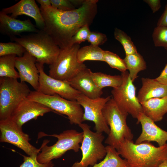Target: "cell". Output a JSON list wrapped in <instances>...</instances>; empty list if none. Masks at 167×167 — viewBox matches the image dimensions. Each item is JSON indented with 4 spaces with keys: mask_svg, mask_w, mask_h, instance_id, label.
I'll list each match as a JSON object with an SVG mask.
<instances>
[{
    "mask_svg": "<svg viewBox=\"0 0 167 167\" xmlns=\"http://www.w3.org/2000/svg\"><path fill=\"white\" fill-rule=\"evenodd\" d=\"M104 60V62L110 67L122 72H124L127 70L124 59H122L118 55L111 52L105 50Z\"/></svg>",
    "mask_w": 167,
    "mask_h": 167,
    "instance_id": "29",
    "label": "cell"
},
{
    "mask_svg": "<svg viewBox=\"0 0 167 167\" xmlns=\"http://www.w3.org/2000/svg\"><path fill=\"white\" fill-rule=\"evenodd\" d=\"M143 1L149 5L153 13L158 11L161 6L160 0H144Z\"/></svg>",
    "mask_w": 167,
    "mask_h": 167,
    "instance_id": "35",
    "label": "cell"
},
{
    "mask_svg": "<svg viewBox=\"0 0 167 167\" xmlns=\"http://www.w3.org/2000/svg\"><path fill=\"white\" fill-rule=\"evenodd\" d=\"M122 82L121 85L111 91L113 98L119 109L122 112L131 114L137 118L143 113L142 108L137 96L136 88L127 71L122 72Z\"/></svg>",
    "mask_w": 167,
    "mask_h": 167,
    "instance_id": "10",
    "label": "cell"
},
{
    "mask_svg": "<svg viewBox=\"0 0 167 167\" xmlns=\"http://www.w3.org/2000/svg\"><path fill=\"white\" fill-rule=\"evenodd\" d=\"M45 135L56 137L58 140L50 146L47 145L49 140H44L40 148L41 152L37 157V161L41 163H46L53 159L59 158L69 150L78 152L80 147L79 144L81 143L83 139V132H79L73 129L65 131L59 134H45L43 135Z\"/></svg>",
    "mask_w": 167,
    "mask_h": 167,
    "instance_id": "5",
    "label": "cell"
},
{
    "mask_svg": "<svg viewBox=\"0 0 167 167\" xmlns=\"http://www.w3.org/2000/svg\"><path fill=\"white\" fill-rule=\"evenodd\" d=\"M83 131V139L80 149L82 158L79 162L73 164L71 167H88L93 166L98 161L103 159L106 154L105 147L102 144L105 137L102 133L94 132L90 126L86 123L79 125Z\"/></svg>",
    "mask_w": 167,
    "mask_h": 167,
    "instance_id": "7",
    "label": "cell"
},
{
    "mask_svg": "<svg viewBox=\"0 0 167 167\" xmlns=\"http://www.w3.org/2000/svg\"><path fill=\"white\" fill-rule=\"evenodd\" d=\"M140 104L143 113L154 122L161 121L167 113V96L151 99Z\"/></svg>",
    "mask_w": 167,
    "mask_h": 167,
    "instance_id": "21",
    "label": "cell"
},
{
    "mask_svg": "<svg viewBox=\"0 0 167 167\" xmlns=\"http://www.w3.org/2000/svg\"><path fill=\"white\" fill-rule=\"evenodd\" d=\"M36 59L26 51L23 56H16L15 67L20 81L29 83L37 91L39 85V72L36 65Z\"/></svg>",
    "mask_w": 167,
    "mask_h": 167,
    "instance_id": "15",
    "label": "cell"
},
{
    "mask_svg": "<svg viewBox=\"0 0 167 167\" xmlns=\"http://www.w3.org/2000/svg\"><path fill=\"white\" fill-rule=\"evenodd\" d=\"M1 11L11 16L16 18L18 16L25 15L33 19L36 26L40 30H42L44 20L39 8L34 0H21L8 7L3 8Z\"/></svg>",
    "mask_w": 167,
    "mask_h": 167,
    "instance_id": "18",
    "label": "cell"
},
{
    "mask_svg": "<svg viewBox=\"0 0 167 167\" xmlns=\"http://www.w3.org/2000/svg\"><path fill=\"white\" fill-rule=\"evenodd\" d=\"M114 35L115 39L118 41L123 46L126 55L138 52L131 38L123 31L116 28L114 29Z\"/></svg>",
    "mask_w": 167,
    "mask_h": 167,
    "instance_id": "27",
    "label": "cell"
},
{
    "mask_svg": "<svg viewBox=\"0 0 167 167\" xmlns=\"http://www.w3.org/2000/svg\"><path fill=\"white\" fill-rule=\"evenodd\" d=\"M0 141L11 144L22 149L28 156L38 155L40 152L31 144L29 135L24 132L10 118L0 120Z\"/></svg>",
    "mask_w": 167,
    "mask_h": 167,
    "instance_id": "12",
    "label": "cell"
},
{
    "mask_svg": "<svg viewBox=\"0 0 167 167\" xmlns=\"http://www.w3.org/2000/svg\"><path fill=\"white\" fill-rule=\"evenodd\" d=\"M158 167H167V160L162 162Z\"/></svg>",
    "mask_w": 167,
    "mask_h": 167,
    "instance_id": "40",
    "label": "cell"
},
{
    "mask_svg": "<svg viewBox=\"0 0 167 167\" xmlns=\"http://www.w3.org/2000/svg\"><path fill=\"white\" fill-rule=\"evenodd\" d=\"M91 76L96 86L99 89L110 87L116 88L120 86L122 82L121 75H111L101 72H91Z\"/></svg>",
    "mask_w": 167,
    "mask_h": 167,
    "instance_id": "24",
    "label": "cell"
},
{
    "mask_svg": "<svg viewBox=\"0 0 167 167\" xmlns=\"http://www.w3.org/2000/svg\"><path fill=\"white\" fill-rule=\"evenodd\" d=\"M88 24H85L79 28L73 36L69 46L75 44H79L87 40L91 32Z\"/></svg>",
    "mask_w": 167,
    "mask_h": 167,
    "instance_id": "31",
    "label": "cell"
},
{
    "mask_svg": "<svg viewBox=\"0 0 167 167\" xmlns=\"http://www.w3.org/2000/svg\"><path fill=\"white\" fill-rule=\"evenodd\" d=\"M31 91L25 82L6 77L0 78V120L9 118Z\"/></svg>",
    "mask_w": 167,
    "mask_h": 167,
    "instance_id": "6",
    "label": "cell"
},
{
    "mask_svg": "<svg viewBox=\"0 0 167 167\" xmlns=\"http://www.w3.org/2000/svg\"><path fill=\"white\" fill-rule=\"evenodd\" d=\"M137 119V124L140 123L141 125L142 132L136 140L135 144H139L145 141H155L160 147L166 143L167 131L158 127L155 122L143 113H140Z\"/></svg>",
    "mask_w": 167,
    "mask_h": 167,
    "instance_id": "17",
    "label": "cell"
},
{
    "mask_svg": "<svg viewBox=\"0 0 167 167\" xmlns=\"http://www.w3.org/2000/svg\"><path fill=\"white\" fill-rule=\"evenodd\" d=\"M39 30L29 19L20 20L11 17L1 11L0 12V32L11 39L17 36H20L24 32H36Z\"/></svg>",
    "mask_w": 167,
    "mask_h": 167,
    "instance_id": "16",
    "label": "cell"
},
{
    "mask_svg": "<svg viewBox=\"0 0 167 167\" xmlns=\"http://www.w3.org/2000/svg\"><path fill=\"white\" fill-rule=\"evenodd\" d=\"M142 86L137 97L142 102L154 98H161L167 96V86L162 84L155 79L142 78Z\"/></svg>",
    "mask_w": 167,
    "mask_h": 167,
    "instance_id": "20",
    "label": "cell"
},
{
    "mask_svg": "<svg viewBox=\"0 0 167 167\" xmlns=\"http://www.w3.org/2000/svg\"><path fill=\"white\" fill-rule=\"evenodd\" d=\"M155 79L160 83L167 86V63L160 75Z\"/></svg>",
    "mask_w": 167,
    "mask_h": 167,
    "instance_id": "36",
    "label": "cell"
},
{
    "mask_svg": "<svg viewBox=\"0 0 167 167\" xmlns=\"http://www.w3.org/2000/svg\"><path fill=\"white\" fill-rule=\"evenodd\" d=\"M156 47H162L167 50V27L157 26L152 35Z\"/></svg>",
    "mask_w": 167,
    "mask_h": 167,
    "instance_id": "30",
    "label": "cell"
},
{
    "mask_svg": "<svg viewBox=\"0 0 167 167\" xmlns=\"http://www.w3.org/2000/svg\"><path fill=\"white\" fill-rule=\"evenodd\" d=\"M40 5L41 9H45L51 6L50 0H37Z\"/></svg>",
    "mask_w": 167,
    "mask_h": 167,
    "instance_id": "38",
    "label": "cell"
},
{
    "mask_svg": "<svg viewBox=\"0 0 167 167\" xmlns=\"http://www.w3.org/2000/svg\"><path fill=\"white\" fill-rule=\"evenodd\" d=\"M91 71L86 67L68 82L72 87L88 97L95 99L101 97L102 89L96 86L91 75Z\"/></svg>",
    "mask_w": 167,
    "mask_h": 167,
    "instance_id": "19",
    "label": "cell"
},
{
    "mask_svg": "<svg viewBox=\"0 0 167 167\" xmlns=\"http://www.w3.org/2000/svg\"><path fill=\"white\" fill-rule=\"evenodd\" d=\"M36 65L39 72L37 92L49 95L58 94L68 100H76L81 93L72 87L68 81L56 79L47 75L44 71V64L36 62Z\"/></svg>",
    "mask_w": 167,
    "mask_h": 167,
    "instance_id": "13",
    "label": "cell"
},
{
    "mask_svg": "<svg viewBox=\"0 0 167 167\" xmlns=\"http://www.w3.org/2000/svg\"><path fill=\"white\" fill-rule=\"evenodd\" d=\"M23 158L24 161L19 167H53L54 164L52 161L46 163H41L38 162L37 155L25 156L20 154Z\"/></svg>",
    "mask_w": 167,
    "mask_h": 167,
    "instance_id": "32",
    "label": "cell"
},
{
    "mask_svg": "<svg viewBox=\"0 0 167 167\" xmlns=\"http://www.w3.org/2000/svg\"><path fill=\"white\" fill-rule=\"evenodd\" d=\"M102 113L110 129L105 143L118 150L125 139L131 140L133 138V135L126 122L128 114L119 109L112 97L104 106Z\"/></svg>",
    "mask_w": 167,
    "mask_h": 167,
    "instance_id": "4",
    "label": "cell"
},
{
    "mask_svg": "<svg viewBox=\"0 0 167 167\" xmlns=\"http://www.w3.org/2000/svg\"><path fill=\"white\" fill-rule=\"evenodd\" d=\"M111 98V96H108L106 97L91 99L80 93L76 99L77 101L84 109L83 121L93 122L96 132H104L108 135L109 133L110 129L103 116L102 109Z\"/></svg>",
    "mask_w": 167,
    "mask_h": 167,
    "instance_id": "11",
    "label": "cell"
},
{
    "mask_svg": "<svg viewBox=\"0 0 167 167\" xmlns=\"http://www.w3.org/2000/svg\"><path fill=\"white\" fill-rule=\"evenodd\" d=\"M72 4L75 7H79L84 2L85 0H70Z\"/></svg>",
    "mask_w": 167,
    "mask_h": 167,
    "instance_id": "39",
    "label": "cell"
},
{
    "mask_svg": "<svg viewBox=\"0 0 167 167\" xmlns=\"http://www.w3.org/2000/svg\"><path fill=\"white\" fill-rule=\"evenodd\" d=\"M50 1L52 7L60 10L66 11L76 9L70 0H50Z\"/></svg>",
    "mask_w": 167,
    "mask_h": 167,
    "instance_id": "34",
    "label": "cell"
},
{
    "mask_svg": "<svg viewBox=\"0 0 167 167\" xmlns=\"http://www.w3.org/2000/svg\"><path fill=\"white\" fill-rule=\"evenodd\" d=\"M104 51L99 46L90 44L79 49L77 54V59L81 63H83L87 60L104 61Z\"/></svg>",
    "mask_w": 167,
    "mask_h": 167,
    "instance_id": "25",
    "label": "cell"
},
{
    "mask_svg": "<svg viewBox=\"0 0 167 167\" xmlns=\"http://www.w3.org/2000/svg\"><path fill=\"white\" fill-rule=\"evenodd\" d=\"M52 111L44 105L26 98L14 110L10 118L22 128L27 122L33 119H36L38 117Z\"/></svg>",
    "mask_w": 167,
    "mask_h": 167,
    "instance_id": "14",
    "label": "cell"
},
{
    "mask_svg": "<svg viewBox=\"0 0 167 167\" xmlns=\"http://www.w3.org/2000/svg\"><path fill=\"white\" fill-rule=\"evenodd\" d=\"M129 75L133 82L137 78L138 73L146 69V63L142 56L139 53L126 55L124 59Z\"/></svg>",
    "mask_w": 167,
    "mask_h": 167,
    "instance_id": "23",
    "label": "cell"
},
{
    "mask_svg": "<svg viewBox=\"0 0 167 167\" xmlns=\"http://www.w3.org/2000/svg\"><path fill=\"white\" fill-rule=\"evenodd\" d=\"M79 48V44H75L60 49L56 59L49 65V75L56 79L69 81L86 67L84 64L78 61L77 54Z\"/></svg>",
    "mask_w": 167,
    "mask_h": 167,
    "instance_id": "9",
    "label": "cell"
},
{
    "mask_svg": "<svg viewBox=\"0 0 167 167\" xmlns=\"http://www.w3.org/2000/svg\"><path fill=\"white\" fill-rule=\"evenodd\" d=\"M26 51L21 45L16 42L0 43V57L11 55L20 57Z\"/></svg>",
    "mask_w": 167,
    "mask_h": 167,
    "instance_id": "28",
    "label": "cell"
},
{
    "mask_svg": "<svg viewBox=\"0 0 167 167\" xmlns=\"http://www.w3.org/2000/svg\"><path fill=\"white\" fill-rule=\"evenodd\" d=\"M28 99L41 104L59 113L67 116L71 124L82 123L84 112L76 100L71 101L58 94L49 95L31 91Z\"/></svg>",
    "mask_w": 167,
    "mask_h": 167,
    "instance_id": "8",
    "label": "cell"
},
{
    "mask_svg": "<svg viewBox=\"0 0 167 167\" xmlns=\"http://www.w3.org/2000/svg\"><path fill=\"white\" fill-rule=\"evenodd\" d=\"M130 167H158L167 160V143L156 147L150 142L134 143L125 139L117 150Z\"/></svg>",
    "mask_w": 167,
    "mask_h": 167,
    "instance_id": "2",
    "label": "cell"
},
{
    "mask_svg": "<svg viewBox=\"0 0 167 167\" xmlns=\"http://www.w3.org/2000/svg\"><path fill=\"white\" fill-rule=\"evenodd\" d=\"M106 36L102 33L90 32L87 41L91 45L95 46H99L105 43L107 41Z\"/></svg>",
    "mask_w": 167,
    "mask_h": 167,
    "instance_id": "33",
    "label": "cell"
},
{
    "mask_svg": "<svg viewBox=\"0 0 167 167\" xmlns=\"http://www.w3.org/2000/svg\"><path fill=\"white\" fill-rule=\"evenodd\" d=\"M105 147L106 154L104 159L90 167H130L127 160L121 158L114 148L109 145Z\"/></svg>",
    "mask_w": 167,
    "mask_h": 167,
    "instance_id": "22",
    "label": "cell"
},
{
    "mask_svg": "<svg viewBox=\"0 0 167 167\" xmlns=\"http://www.w3.org/2000/svg\"><path fill=\"white\" fill-rule=\"evenodd\" d=\"M157 25V26L167 27V4L165 6L164 12L158 21Z\"/></svg>",
    "mask_w": 167,
    "mask_h": 167,
    "instance_id": "37",
    "label": "cell"
},
{
    "mask_svg": "<svg viewBox=\"0 0 167 167\" xmlns=\"http://www.w3.org/2000/svg\"><path fill=\"white\" fill-rule=\"evenodd\" d=\"M16 56L11 55L0 57V77L17 79L18 72L15 70V59Z\"/></svg>",
    "mask_w": 167,
    "mask_h": 167,
    "instance_id": "26",
    "label": "cell"
},
{
    "mask_svg": "<svg viewBox=\"0 0 167 167\" xmlns=\"http://www.w3.org/2000/svg\"><path fill=\"white\" fill-rule=\"evenodd\" d=\"M98 0H85L80 7L62 11L52 6L40 8L44 20L42 30L52 39L60 49L68 47L78 30L92 23L97 13Z\"/></svg>",
    "mask_w": 167,
    "mask_h": 167,
    "instance_id": "1",
    "label": "cell"
},
{
    "mask_svg": "<svg viewBox=\"0 0 167 167\" xmlns=\"http://www.w3.org/2000/svg\"><path fill=\"white\" fill-rule=\"evenodd\" d=\"M36 59V62L50 65L57 57L60 48L42 30L12 39Z\"/></svg>",
    "mask_w": 167,
    "mask_h": 167,
    "instance_id": "3",
    "label": "cell"
}]
</instances>
